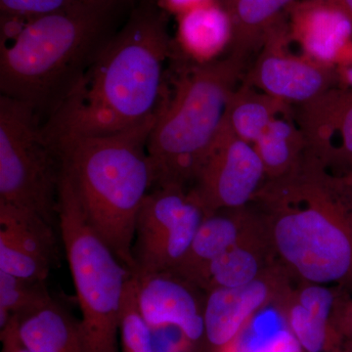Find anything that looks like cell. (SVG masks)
<instances>
[{
	"label": "cell",
	"instance_id": "6da1fadb",
	"mask_svg": "<svg viewBox=\"0 0 352 352\" xmlns=\"http://www.w3.org/2000/svg\"><path fill=\"white\" fill-rule=\"evenodd\" d=\"M168 12L140 0L54 115L43 124L50 143L69 136H103L157 115L175 45Z\"/></svg>",
	"mask_w": 352,
	"mask_h": 352
},
{
	"label": "cell",
	"instance_id": "7a4b0ae2",
	"mask_svg": "<svg viewBox=\"0 0 352 352\" xmlns=\"http://www.w3.org/2000/svg\"><path fill=\"white\" fill-rule=\"evenodd\" d=\"M252 201L287 274L352 293V187L342 176L307 153L293 173L266 179Z\"/></svg>",
	"mask_w": 352,
	"mask_h": 352
},
{
	"label": "cell",
	"instance_id": "3957f363",
	"mask_svg": "<svg viewBox=\"0 0 352 352\" xmlns=\"http://www.w3.org/2000/svg\"><path fill=\"white\" fill-rule=\"evenodd\" d=\"M126 2L91 0L34 20L0 15V91L43 124L117 32Z\"/></svg>",
	"mask_w": 352,
	"mask_h": 352
},
{
	"label": "cell",
	"instance_id": "277c9868",
	"mask_svg": "<svg viewBox=\"0 0 352 352\" xmlns=\"http://www.w3.org/2000/svg\"><path fill=\"white\" fill-rule=\"evenodd\" d=\"M156 118L110 135L52 143L88 224L132 272L136 219L153 185L147 145Z\"/></svg>",
	"mask_w": 352,
	"mask_h": 352
},
{
	"label": "cell",
	"instance_id": "5b68a950",
	"mask_svg": "<svg viewBox=\"0 0 352 352\" xmlns=\"http://www.w3.org/2000/svg\"><path fill=\"white\" fill-rule=\"evenodd\" d=\"M235 55L180 68L157 110L148 138L152 188L194 182L226 120L245 69Z\"/></svg>",
	"mask_w": 352,
	"mask_h": 352
},
{
	"label": "cell",
	"instance_id": "8992f818",
	"mask_svg": "<svg viewBox=\"0 0 352 352\" xmlns=\"http://www.w3.org/2000/svg\"><path fill=\"white\" fill-rule=\"evenodd\" d=\"M58 229L82 311L85 352H120L118 335L127 283L134 272L88 224L63 166L58 189Z\"/></svg>",
	"mask_w": 352,
	"mask_h": 352
},
{
	"label": "cell",
	"instance_id": "52a82bcc",
	"mask_svg": "<svg viewBox=\"0 0 352 352\" xmlns=\"http://www.w3.org/2000/svg\"><path fill=\"white\" fill-rule=\"evenodd\" d=\"M61 168L38 116L0 95V201L31 210L58 228Z\"/></svg>",
	"mask_w": 352,
	"mask_h": 352
},
{
	"label": "cell",
	"instance_id": "ba28073f",
	"mask_svg": "<svg viewBox=\"0 0 352 352\" xmlns=\"http://www.w3.org/2000/svg\"><path fill=\"white\" fill-rule=\"evenodd\" d=\"M207 215L193 192L185 187H157L150 191L136 219L134 273L147 276L175 270Z\"/></svg>",
	"mask_w": 352,
	"mask_h": 352
},
{
	"label": "cell",
	"instance_id": "9c48e42d",
	"mask_svg": "<svg viewBox=\"0 0 352 352\" xmlns=\"http://www.w3.org/2000/svg\"><path fill=\"white\" fill-rule=\"evenodd\" d=\"M266 179L265 168L254 145L223 124L190 190L210 214L247 207Z\"/></svg>",
	"mask_w": 352,
	"mask_h": 352
},
{
	"label": "cell",
	"instance_id": "30bf717a",
	"mask_svg": "<svg viewBox=\"0 0 352 352\" xmlns=\"http://www.w3.org/2000/svg\"><path fill=\"white\" fill-rule=\"evenodd\" d=\"M288 20L285 15L272 28L245 82L289 105H303L337 87L335 66L296 56L288 51Z\"/></svg>",
	"mask_w": 352,
	"mask_h": 352
},
{
	"label": "cell",
	"instance_id": "8fae6325",
	"mask_svg": "<svg viewBox=\"0 0 352 352\" xmlns=\"http://www.w3.org/2000/svg\"><path fill=\"white\" fill-rule=\"evenodd\" d=\"M283 267H271L252 283L236 288H214L206 292L204 352H219L244 330L252 317L264 307L288 295Z\"/></svg>",
	"mask_w": 352,
	"mask_h": 352
},
{
	"label": "cell",
	"instance_id": "7c38bea8",
	"mask_svg": "<svg viewBox=\"0 0 352 352\" xmlns=\"http://www.w3.org/2000/svg\"><path fill=\"white\" fill-rule=\"evenodd\" d=\"M298 108L295 120L308 154L326 170L346 175L352 168V87L333 88Z\"/></svg>",
	"mask_w": 352,
	"mask_h": 352
},
{
	"label": "cell",
	"instance_id": "4fadbf2b",
	"mask_svg": "<svg viewBox=\"0 0 352 352\" xmlns=\"http://www.w3.org/2000/svg\"><path fill=\"white\" fill-rule=\"evenodd\" d=\"M136 277L139 309L147 325L175 326L204 351L205 298H201V289L171 271Z\"/></svg>",
	"mask_w": 352,
	"mask_h": 352
},
{
	"label": "cell",
	"instance_id": "5bb4252c",
	"mask_svg": "<svg viewBox=\"0 0 352 352\" xmlns=\"http://www.w3.org/2000/svg\"><path fill=\"white\" fill-rule=\"evenodd\" d=\"M289 38L305 56L330 66L340 63L351 44L352 23L332 0H300L289 7Z\"/></svg>",
	"mask_w": 352,
	"mask_h": 352
},
{
	"label": "cell",
	"instance_id": "9a60e30c",
	"mask_svg": "<svg viewBox=\"0 0 352 352\" xmlns=\"http://www.w3.org/2000/svg\"><path fill=\"white\" fill-rule=\"evenodd\" d=\"M261 229L263 224L258 214L249 212L247 207L208 214L199 227L186 256L171 272L189 281L210 261Z\"/></svg>",
	"mask_w": 352,
	"mask_h": 352
},
{
	"label": "cell",
	"instance_id": "2e32d148",
	"mask_svg": "<svg viewBox=\"0 0 352 352\" xmlns=\"http://www.w3.org/2000/svg\"><path fill=\"white\" fill-rule=\"evenodd\" d=\"M273 254L263 229L244 242L210 261L189 280L201 291L236 288L252 283L272 267L267 259Z\"/></svg>",
	"mask_w": 352,
	"mask_h": 352
},
{
	"label": "cell",
	"instance_id": "e0dca14e",
	"mask_svg": "<svg viewBox=\"0 0 352 352\" xmlns=\"http://www.w3.org/2000/svg\"><path fill=\"white\" fill-rule=\"evenodd\" d=\"M13 317L21 340L31 352H85L80 320L53 296L39 307Z\"/></svg>",
	"mask_w": 352,
	"mask_h": 352
},
{
	"label": "cell",
	"instance_id": "ac0fdd59",
	"mask_svg": "<svg viewBox=\"0 0 352 352\" xmlns=\"http://www.w3.org/2000/svg\"><path fill=\"white\" fill-rule=\"evenodd\" d=\"M295 0H230L222 7L230 25L229 54L242 58L263 47L272 28Z\"/></svg>",
	"mask_w": 352,
	"mask_h": 352
},
{
	"label": "cell",
	"instance_id": "d6986e66",
	"mask_svg": "<svg viewBox=\"0 0 352 352\" xmlns=\"http://www.w3.org/2000/svg\"><path fill=\"white\" fill-rule=\"evenodd\" d=\"M177 41L195 63H208L230 41V25L219 4H206L179 15Z\"/></svg>",
	"mask_w": 352,
	"mask_h": 352
},
{
	"label": "cell",
	"instance_id": "ffe728a7",
	"mask_svg": "<svg viewBox=\"0 0 352 352\" xmlns=\"http://www.w3.org/2000/svg\"><path fill=\"white\" fill-rule=\"evenodd\" d=\"M0 240L50 265L60 263L56 228L31 210L0 201Z\"/></svg>",
	"mask_w": 352,
	"mask_h": 352
},
{
	"label": "cell",
	"instance_id": "44dd1931",
	"mask_svg": "<svg viewBox=\"0 0 352 352\" xmlns=\"http://www.w3.org/2000/svg\"><path fill=\"white\" fill-rule=\"evenodd\" d=\"M291 113L289 104L244 82L231 95L224 124L238 138L254 145L273 120Z\"/></svg>",
	"mask_w": 352,
	"mask_h": 352
},
{
	"label": "cell",
	"instance_id": "7402d4cb",
	"mask_svg": "<svg viewBox=\"0 0 352 352\" xmlns=\"http://www.w3.org/2000/svg\"><path fill=\"white\" fill-rule=\"evenodd\" d=\"M254 147L263 161L267 179L293 173L307 154L305 136L296 120L292 119V113L273 120Z\"/></svg>",
	"mask_w": 352,
	"mask_h": 352
},
{
	"label": "cell",
	"instance_id": "603a6c76",
	"mask_svg": "<svg viewBox=\"0 0 352 352\" xmlns=\"http://www.w3.org/2000/svg\"><path fill=\"white\" fill-rule=\"evenodd\" d=\"M219 352H303L289 330L279 302L258 312L240 335Z\"/></svg>",
	"mask_w": 352,
	"mask_h": 352
},
{
	"label": "cell",
	"instance_id": "cb8c5ba5",
	"mask_svg": "<svg viewBox=\"0 0 352 352\" xmlns=\"http://www.w3.org/2000/svg\"><path fill=\"white\" fill-rule=\"evenodd\" d=\"M51 298L46 281L24 279L0 271V329L6 327L14 315L30 311Z\"/></svg>",
	"mask_w": 352,
	"mask_h": 352
},
{
	"label": "cell",
	"instance_id": "d4e9b609",
	"mask_svg": "<svg viewBox=\"0 0 352 352\" xmlns=\"http://www.w3.org/2000/svg\"><path fill=\"white\" fill-rule=\"evenodd\" d=\"M138 287V277L133 273L127 283L120 317L122 352H156L153 346L151 329L139 309Z\"/></svg>",
	"mask_w": 352,
	"mask_h": 352
},
{
	"label": "cell",
	"instance_id": "484cf974",
	"mask_svg": "<svg viewBox=\"0 0 352 352\" xmlns=\"http://www.w3.org/2000/svg\"><path fill=\"white\" fill-rule=\"evenodd\" d=\"M91 0H0L3 16L34 20L51 14L63 12Z\"/></svg>",
	"mask_w": 352,
	"mask_h": 352
},
{
	"label": "cell",
	"instance_id": "4316f807",
	"mask_svg": "<svg viewBox=\"0 0 352 352\" xmlns=\"http://www.w3.org/2000/svg\"><path fill=\"white\" fill-rule=\"evenodd\" d=\"M151 329L153 346L156 352H204L175 326L166 325Z\"/></svg>",
	"mask_w": 352,
	"mask_h": 352
},
{
	"label": "cell",
	"instance_id": "83f0119b",
	"mask_svg": "<svg viewBox=\"0 0 352 352\" xmlns=\"http://www.w3.org/2000/svg\"><path fill=\"white\" fill-rule=\"evenodd\" d=\"M335 323L342 351L352 352V293L344 289L338 302Z\"/></svg>",
	"mask_w": 352,
	"mask_h": 352
},
{
	"label": "cell",
	"instance_id": "f1b7e54d",
	"mask_svg": "<svg viewBox=\"0 0 352 352\" xmlns=\"http://www.w3.org/2000/svg\"><path fill=\"white\" fill-rule=\"evenodd\" d=\"M214 2V0H157L159 6L166 12H173L182 15V14Z\"/></svg>",
	"mask_w": 352,
	"mask_h": 352
},
{
	"label": "cell",
	"instance_id": "f546056e",
	"mask_svg": "<svg viewBox=\"0 0 352 352\" xmlns=\"http://www.w3.org/2000/svg\"><path fill=\"white\" fill-rule=\"evenodd\" d=\"M332 1L352 23V0H332Z\"/></svg>",
	"mask_w": 352,
	"mask_h": 352
},
{
	"label": "cell",
	"instance_id": "4dcf8cb0",
	"mask_svg": "<svg viewBox=\"0 0 352 352\" xmlns=\"http://www.w3.org/2000/svg\"><path fill=\"white\" fill-rule=\"evenodd\" d=\"M342 177H344V179L346 180V182L352 187V168L351 170H349L346 175L342 176Z\"/></svg>",
	"mask_w": 352,
	"mask_h": 352
},
{
	"label": "cell",
	"instance_id": "1f68e13d",
	"mask_svg": "<svg viewBox=\"0 0 352 352\" xmlns=\"http://www.w3.org/2000/svg\"><path fill=\"white\" fill-rule=\"evenodd\" d=\"M220 6L223 7L226 3H228L230 0H217Z\"/></svg>",
	"mask_w": 352,
	"mask_h": 352
},
{
	"label": "cell",
	"instance_id": "d6a6232c",
	"mask_svg": "<svg viewBox=\"0 0 352 352\" xmlns=\"http://www.w3.org/2000/svg\"><path fill=\"white\" fill-rule=\"evenodd\" d=\"M118 1L126 2V3H133V2L138 1V0H118Z\"/></svg>",
	"mask_w": 352,
	"mask_h": 352
},
{
	"label": "cell",
	"instance_id": "836d02e7",
	"mask_svg": "<svg viewBox=\"0 0 352 352\" xmlns=\"http://www.w3.org/2000/svg\"><path fill=\"white\" fill-rule=\"evenodd\" d=\"M1 352H11L10 351V349H8V347L6 346H3V344H2V351Z\"/></svg>",
	"mask_w": 352,
	"mask_h": 352
},
{
	"label": "cell",
	"instance_id": "e575fe53",
	"mask_svg": "<svg viewBox=\"0 0 352 352\" xmlns=\"http://www.w3.org/2000/svg\"><path fill=\"white\" fill-rule=\"evenodd\" d=\"M340 352H344V351H340Z\"/></svg>",
	"mask_w": 352,
	"mask_h": 352
}]
</instances>
